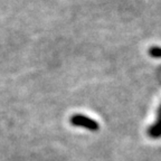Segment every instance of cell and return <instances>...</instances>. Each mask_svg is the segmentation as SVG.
<instances>
[{
  "instance_id": "6da1fadb",
  "label": "cell",
  "mask_w": 161,
  "mask_h": 161,
  "mask_svg": "<svg viewBox=\"0 0 161 161\" xmlns=\"http://www.w3.org/2000/svg\"><path fill=\"white\" fill-rule=\"evenodd\" d=\"M70 123L75 126H82V128L88 129L91 131L98 130V124L92 119L87 118L85 115H80V114H75L70 118Z\"/></svg>"
}]
</instances>
